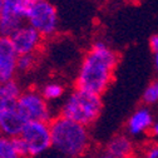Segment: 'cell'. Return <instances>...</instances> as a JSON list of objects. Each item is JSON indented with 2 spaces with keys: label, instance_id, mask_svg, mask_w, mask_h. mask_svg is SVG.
Segmentation results:
<instances>
[{
  "label": "cell",
  "instance_id": "8",
  "mask_svg": "<svg viewBox=\"0 0 158 158\" xmlns=\"http://www.w3.org/2000/svg\"><path fill=\"white\" fill-rule=\"evenodd\" d=\"M10 40H11L15 50L18 52V54L22 55V54L39 53L43 47L44 38L33 27H30L29 24L25 23L10 36Z\"/></svg>",
  "mask_w": 158,
  "mask_h": 158
},
{
  "label": "cell",
  "instance_id": "14",
  "mask_svg": "<svg viewBox=\"0 0 158 158\" xmlns=\"http://www.w3.org/2000/svg\"><path fill=\"white\" fill-rule=\"evenodd\" d=\"M40 93L45 98V101L53 102V101H56L59 98L63 97L64 87L58 82H49V83L43 85V88L40 89Z\"/></svg>",
  "mask_w": 158,
  "mask_h": 158
},
{
  "label": "cell",
  "instance_id": "7",
  "mask_svg": "<svg viewBox=\"0 0 158 158\" xmlns=\"http://www.w3.org/2000/svg\"><path fill=\"white\" fill-rule=\"evenodd\" d=\"M29 5L23 0H4L0 15V35L10 38L27 23Z\"/></svg>",
  "mask_w": 158,
  "mask_h": 158
},
{
  "label": "cell",
  "instance_id": "22",
  "mask_svg": "<svg viewBox=\"0 0 158 158\" xmlns=\"http://www.w3.org/2000/svg\"><path fill=\"white\" fill-rule=\"evenodd\" d=\"M97 158H114V157H112V156H109V154H107V153H101L99 156H97Z\"/></svg>",
  "mask_w": 158,
  "mask_h": 158
},
{
  "label": "cell",
  "instance_id": "9",
  "mask_svg": "<svg viewBox=\"0 0 158 158\" xmlns=\"http://www.w3.org/2000/svg\"><path fill=\"white\" fill-rule=\"evenodd\" d=\"M18 58L10 38L0 35V83L14 81L18 74Z\"/></svg>",
  "mask_w": 158,
  "mask_h": 158
},
{
  "label": "cell",
  "instance_id": "1",
  "mask_svg": "<svg viewBox=\"0 0 158 158\" xmlns=\"http://www.w3.org/2000/svg\"><path fill=\"white\" fill-rule=\"evenodd\" d=\"M119 62L117 52L104 40H97L83 56L77 79L75 88L94 94H103L110 85L114 72Z\"/></svg>",
  "mask_w": 158,
  "mask_h": 158
},
{
  "label": "cell",
  "instance_id": "5",
  "mask_svg": "<svg viewBox=\"0 0 158 158\" xmlns=\"http://www.w3.org/2000/svg\"><path fill=\"white\" fill-rule=\"evenodd\" d=\"M27 24L40 33L44 39L54 36L59 29V15L56 6L49 0H40L30 5Z\"/></svg>",
  "mask_w": 158,
  "mask_h": 158
},
{
  "label": "cell",
  "instance_id": "10",
  "mask_svg": "<svg viewBox=\"0 0 158 158\" xmlns=\"http://www.w3.org/2000/svg\"><path fill=\"white\" fill-rule=\"evenodd\" d=\"M25 124L27 121L18 112L16 107L8 108L0 112V134L2 135L14 139V138L19 137Z\"/></svg>",
  "mask_w": 158,
  "mask_h": 158
},
{
  "label": "cell",
  "instance_id": "18",
  "mask_svg": "<svg viewBox=\"0 0 158 158\" xmlns=\"http://www.w3.org/2000/svg\"><path fill=\"white\" fill-rule=\"evenodd\" d=\"M139 158H158V143L151 142L139 149Z\"/></svg>",
  "mask_w": 158,
  "mask_h": 158
},
{
  "label": "cell",
  "instance_id": "27",
  "mask_svg": "<svg viewBox=\"0 0 158 158\" xmlns=\"http://www.w3.org/2000/svg\"><path fill=\"white\" fill-rule=\"evenodd\" d=\"M64 158H67V157H64Z\"/></svg>",
  "mask_w": 158,
  "mask_h": 158
},
{
  "label": "cell",
  "instance_id": "26",
  "mask_svg": "<svg viewBox=\"0 0 158 158\" xmlns=\"http://www.w3.org/2000/svg\"><path fill=\"white\" fill-rule=\"evenodd\" d=\"M156 84H157V92H158V82H157V83H156Z\"/></svg>",
  "mask_w": 158,
  "mask_h": 158
},
{
  "label": "cell",
  "instance_id": "4",
  "mask_svg": "<svg viewBox=\"0 0 158 158\" xmlns=\"http://www.w3.org/2000/svg\"><path fill=\"white\" fill-rule=\"evenodd\" d=\"M20 158H33L52 148V134L48 122H27L19 137L14 138Z\"/></svg>",
  "mask_w": 158,
  "mask_h": 158
},
{
  "label": "cell",
  "instance_id": "25",
  "mask_svg": "<svg viewBox=\"0 0 158 158\" xmlns=\"http://www.w3.org/2000/svg\"><path fill=\"white\" fill-rule=\"evenodd\" d=\"M82 158H97V157H94V156H88V154H85V156H83Z\"/></svg>",
  "mask_w": 158,
  "mask_h": 158
},
{
  "label": "cell",
  "instance_id": "2",
  "mask_svg": "<svg viewBox=\"0 0 158 158\" xmlns=\"http://www.w3.org/2000/svg\"><path fill=\"white\" fill-rule=\"evenodd\" d=\"M52 147L67 158H82L90 149L88 127L59 114L49 122Z\"/></svg>",
  "mask_w": 158,
  "mask_h": 158
},
{
  "label": "cell",
  "instance_id": "15",
  "mask_svg": "<svg viewBox=\"0 0 158 158\" xmlns=\"http://www.w3.org/2000/svg\"><path fill=\"white\" fill-rule=\"evenodd\" d=\"M39 55L36 54H22L18 58V73H29L38 65Z\"/></svg>",
  "mask_w": 158,
  "mask_h": 158
},
{
  "label": "cell",
  "instance_id": "16",
  "mask_svg": "<svg viewBox=\"0 0 158 158\" xmlns=\"http://www.w3.org/2000/svg\"><path fill=\"white\" fill-rule=\"evenodd\" d=\"M0 158H20L14 139L2 134H0Z\"/></svg>",
  "mask_w": 158,
  "mask_h": 158
},
{
  "label": "cell",
  "instance_id": "20",
  "mask_svg": "<svg viewBox=\"0 0 158 158\" xmlns=\"http://www.w3.org/2000/svg\"><path fill=\"white\" fill-rule=\"evenodd\" d=\"M151 131H152V134H153V135H156V137H158V122H156V123H153V126H152V128H151Z\"/></svg>",
  "mask_w": 158,
  "mask_h": 158
},
{
  "label": "cell",
  "instance_id": "12",
  "mask_svg": "<svg viewBox=\"0 0 158 158\" xmlns=\"http://www.w3.org/2000/svg\"><path fill=\"white\" fill-rule=\"evenodd\" d=\"M152 126H153V115L151 110L147 108H139L128 119L127 131L132 135H138L151 131Z\"/></svg>",
  "mask_w": 158,
  "mask_h": 158
},
{
  "label": "cell",
  "instance_id": "11",
  "mask_svg": "<svg viewBox=\"0 0 158 158\" xmlns=\"http://www.w3.org/2000/svg\"><path fill=\"white\" fill-rule=\"evenodd\" d=\"M104 153L114 158H137L138 151L128 135L117 134L112 137L106 144Z\"/></svg>",
  "mask_w": 158,
  "mask_h": 158
},
{
  "label": "cell",
  "instance_id": "17",
  "mask_svg": "<svg viewBox=\"0 0 158 158\" xmlns=\"http://www.w3.org/2000/svg\"><path fill=\"white\" fill-rule=\"evenodd\" d=\"M142 101L144 102V104H154L158 102V92H157V84L152 83L149 84L142 97Z\"/></svg>",
  "mask_w": 158,
  "mask_h": 158
},
{
  "label": "cell",
  "instance_id": "6",
  "mask_svg": "<svg viewBox=\"0 0 158 158\" xmlns=\"http://www.w3.org/2000/svg\"><path fill=\"white\" fill-rule=\"evenodd\" d=\"M16 109L27 122H50L53 113L49 102L42 95L40 90L27 89L23 90L16 102Z\"/></svg>",
  "mask_w": 158,
  "mask_h": 158
},
{
  "label": "cell",
  "instance_id": "3",
  "mask_svg": "<svg viewBox=\"0 0 158 158\" xmlns=\"http://www.w3.org/2000/svg\"><path fill=\"white\" fill-rule=\"evenodd\" d=\"M102 109L103 102L101 95L75 88L65 99L60 115L89 127L99 118Z\"/></svg>",
  "mask_w": 158,
  "mask_h": 158
},
{
  "label": "cell",
  "instance_id": "21",
  "mask_svg": "<svg viewBox=\"0 0 158 158\" xmlns=\"http://www.w3.org/2000/svg\"><path fill=\"white\" fill-rule=\"evenodd\" d=\"M23 2L27 4V5H33V4H35V3H38V2H40V0H23Z\"/></svg>",
  "mask_w": 158,
  "mask_h": 158
},
{
  "label": "cell",
  "instance_id": "24",
  "mask_svg": "<svg viewBox=\"0 0 158 158\" xmlns=\"http://www.w3.org/2000/svg\"><path fill=\"white\" fill-rule=\"evenodd\" d=\"M3 3L4 0H0V15H2V10H3Z\"/></svg>",
  "mask_w": 158,
  "mask_h": 158
},
{
  "label": "cell",
  "instance_id": "23",
  "mask_svg": "<svg viewBox=\"0 0 158 158\" xmlns=\"http://www.w3.org/2000/svg\"><path fill=\"white\" fill-rule=\"evenodd\" d=\"M154 67L158 70V53H154Z\"/></svg>",
  "mask_w": 158,
  "mask_h": 158
},
{
  "label": "cell",
  "instance_id": "13",
  "mask_svg": "<svg viewBox=\"0 0 158 158\" xmlns=\"http://www.w3.org/2000/svg\"><path fill=\"white\" fill-rule=\"evenodd\" d=\"M22 92L20 84L15 79L0 83V112L15 107Z\"/></svg>",
  "mask_w": 158,
  "mask_h": 158
},
{
  "label": "cell",
  "instance_id": "19",
  "mask_svg": "<svg viewBox=\"0 0 158 158\" xmlns=\"http://www.w3.org/2000/svg\"><path fill=\"white\" fill-rule=\"evenodd\" d=\"M149 48L153 53H158V34H153L149 38Z\"/></svg>",
  "mask_w": 158,
  "mask_h": 158
}]
</instances>
